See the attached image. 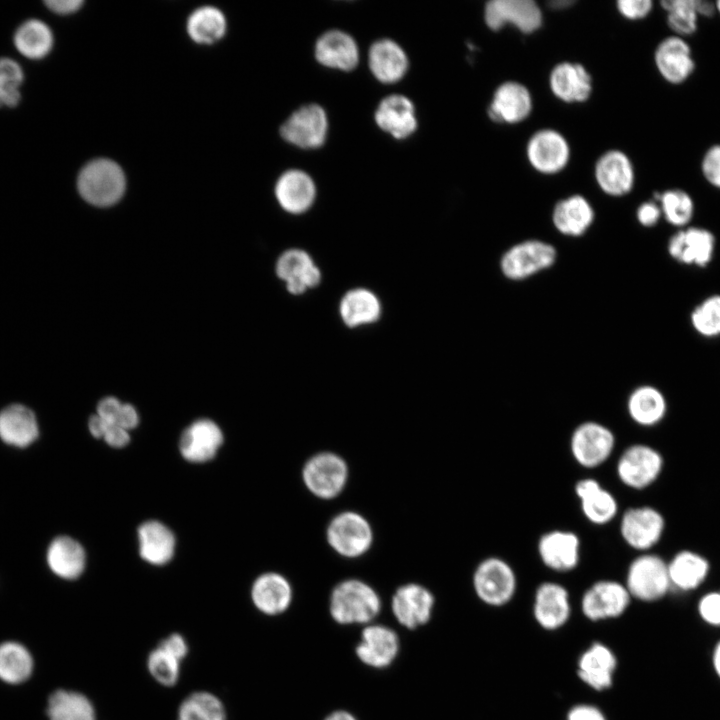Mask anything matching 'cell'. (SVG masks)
Wrapping results in <instances>:
<instances>
[{
	"instance_id": "5",
	"label": "cell",
	"mask_w": 720,
	"mask_h": 720,
	"mask_svg": "<svg viewBox=\"0 0 720 720\" xmlns=\"http://www.w3.org/2000/svg\"><path fill=\"white\" fill-rule=\"evenodd\" d=\"M625 587L631 598L642 602H656L671 590L667 562L652 553H643L630 563Z\"/></svg>"
},
{
	"instance_id": "60",
	"label": "cell",
	"mask_w": 720,
	"mask_h": 720,
	"mask_svg": "<svg viewBox=\"0 0 720 720\" xmlns=\"http://www.w3.org/2000/svg\"><path fill=\"white\" fill-rule=\"evenodd\" d=\"M711 664L715 675L720 680V639L714 644L711 653Z\"/></svg>"
},
{
	"instance_id": "54",
	"label": "cell",
	"mask_w": 720,
	"mask_h": 720,
	"mask_svg": "<svg viewBox=\"0 0 720 720\" xmlns=\"http://www.w3.org/2000/svg\"><path fill=\"white\" fill-rule=\"evenodd\" d=\"M619 13L629 20H641L649 16L654 3L651 0H619L616 3Z\"/></svg>"
},
{
	"instance_id": "4",
	"label": "cell",
	"mask_w": 720,
	"mask_h": 720,
	"mask_svg": "<svg viewBox=\"0 0 720 720\" xmlns=\"http://www.w3.org/2000/svg\"><path fill=\"white\" fill-rule=\"evenodd\" d=\"M374 539L371 524L356 511H342L335 515L326 528L330 548L341 557L354 559L367 553Z\"/></svg>"
},
{
	"instance_id": "34",
	"label": "cell",
	"mask_w": 720,
	"mask_h": 720,
	"mask_svg": "<svg viewBox=\"0 0 720 720\" xmlns=\"http://www.w3.org/2000/svg\"><path fill=\"white\" fill-rule=\"evenodd\" d=\"M368 63L373 75L383 83L399 81L408 69L405 52L390 39H381L371 45Z\"/></svg>"
},
{
	"instance_id": "7",
	"label": "cell",
	"mask_w": 720,
	"mask_h": 720,
	"mask_svg": "<svg viewBox=\"0 0 720 720\" xmlns=\"http://www.w3.org/2000/svg\"><path fill=\"white\" fill-rule=\"evenodd\" d=\"M556 257L553 245L536 239L525 240L504 252L500 269L510 280H523L551 267Z\"/></svg>"
},
{
	"instance_id": "25",
	"label": "cell",
	"mask_w": 720,
	"mask_h": 720,
	"mask_svg": "<svg viewBox=\"0 0 720 720\" xmlns=\"http://www.w3.org/2000/svg\"><path fill=\"white\" fill-rule=\"evenodd\" d=\"M251 598L255 607L270 616L285 612L293 598V590L286 577L276 572L260 575L251 588Z\"/></svg>"
},
{
	"instance_id": "16",
	"label": "cell",
	"mask_w": 720,
	"mask_h": 720,
	"mask_svg": "<svg viewBox=\"0 0 720 720\" xmlns=\"http://www.w3.org/2000/svg\"><path fill=\"white\" fill-rule=\"evenodd\" d=\"M434 603L429 589L418 583H406L395 590L391 610L402 626L415 629L430 620Z\"/></svg>"
},
{
	"instance_id": "32",
	"label": "cell",
	"mask_w": 720,
	"mask_h": 720,
	"mask_svg": "<svg viewBox=\"0 0 720 720\" xmlns=\"http://www.w3.org/2000/svg\"><path fill=\"white\" fill-rule=\"evenodd\" d=\"M667 568L671 589L691 592L704 583L709 575L710 564L695 551L681 550L667 562Z\"/></svg>"
},
{
	"instance_id": "3",
	"label": "cell",
	"mask_w": 720,
	"mask_h": 720,
	"mask_svg": "<svg viewBox=\"0 0 720 720\" xmlns=\"http://www.w3.org/2000/svg\"><path fill=\"white\" fill-rule=\"evenodd\" d=\"M302 481L315 497L331 500L344 490L348 477V464L340 455L323 451L312 455L303 465Z\"/></svg>"
},
{
	"instance_id": "46",
	"label": "cell",
	"mask_w": 720,
	"mask_h": 720,
	"mask_svg": "<svg viewBox=\"0 0 720 720\" xmlns=\"http://www.w3.org/2000/svg\"><path fill=\"white\" fill-rule=\"evenodd\" d=\"M178 720H226V713L216 696L208 692H195L180 705Z\"/></svg>"
},
{
	"instance_id": "2",
	"label": "cell",
	"mask_w": 720,
	"mask_h": 720,
	"mask_svg": "<svg viewBox=\"0 0 720 720\" xmlns=\"http://www.w3.org/2000/svg\"><path fill=\"white\" fill-rule=\"evenodd\" d=\"M125 175L118 164L108 159H96L79 173L77 188L88 203L106 207L116 203L124 194Z\"/></svg>"
},
{
	"instance_id": "14",
	"label": "cell",
	"mask_w": 720,
	"mask_h": 720,
	"mask_svg": "<svg viewBox=\"0 0 720 720\" xmlns=\"http://www.w3.org/2000/svg\"><path fill=\"white\" fill-rule=\"evenodd\" d=\"M631 599L624 584L614 580H600L583 594L581 610L591 621L617 618L627 610Z\"/></svg>"
},
{
	"instance_id": "6",
	"label": "cell",
	"mask_w": 720,
	"mask_h": 720,
	"mask_svg": "<svg viewBox=\"0 0 720 720\" xmlns=\"http://www.w3.org/2000/svg\"><path fill=\"white\" fill-rule=\"evenodd\" d=\"M472 581L478 598L494 607L507 604L513 598L517 586L513 568L499 557L482 560L474 570Z\"/></svg>"
},
{
	"instance_id": "23",
	"label": "cell",
	"mask_w": 720,
	"mask_h": 720,
	"mask_svg": "<svg viewBox=\"0 0 720 720\" xmlns=\"http://www.w3.org/2000/svg\"><path fill=\"white\" fill-rule=\"evenodd\" d=\"M222 443L218 425L209 419H199L183 431L179 449L186 460L202 463L212 459Z\"/></svg>"
},
{
	"instance_id": "29",
	"label": "cell",
	"mask_w": 720,
	"mask_h": 720,
	"mask_svg": "<svg viewBox=\"0 0 720 720\" xmlns=\"http://www.w3.org/2000/svg\"><path fill=\"white\" fill-rule=\"evenodd\" d=\"M276 273L292 294H301L307 288L317 286L321 279L320 270L310 256L299 249L288 250L279 257Z\"/></svg>"
},
{
	"instance_id": "22",
	"label": "cell",
	"mask_w": 720,
	"mask_h": 720,
	"mask_svg": "<svg viewBox=\"0 0 720 720\" xmlns=\"http://www.w3.org/2000/svg\"><path fill=\"white\" fill-rule=\"evenodd\" d=\"M595 179L604 193L616 197L623 196L634 186L633 164L624 152L607 151L596 162Z\"/></svg>"
},
{
	"instance_id": "19",
	"label": "cell",
	"mask_w": 720,
	"mask_h": 720,
	"mask_svg": "<svg viewBox=\"0 0 720 720\" xmlns=\"http://www.w3.org/2000/svg\"><path fill=\"white\" fill-rule=\"evenodd\" d=\"M399 648V638L394 630L384 625L371 624L362 630L355 652L362 663L380 669L392 664Z\"/></svg>"
},
{
	"instance_id": "50",
	"label": "cell",
	"mask_w": 720,
	"mask_h": 720,
	"mask_svg": "<svg viewBox=\"0 0 720 720\" xmlns=\"http://www.w3.org/2000/svg\"><path fill=\"white\" fill-rule=\"evenodd\" d=\"M96 414L105 421L118 425L127 431L135 428L139 422L136 409L130 404L120 402L115 397L102 399L98 403Z\"/></svg>"
},
{
	"instance_id": "57",
	"label": "cell",
	"mask_w": 720,
	"mask_h": 720,
	"mask_svg": "<svg viewBox=\"0 0 720 720\" xmlns=\"http://www.w3.org/2000/svg\"><path fill=\"white\" fill-rule=\"evenodd\" d=\"M159 646L166 649L180 660H183L188 652L186 641L181 635L176 633L171 634L166 639L162 640Z\"/></svg>"
},
{
	"instance_id": "30",
	"label": "cell",
	"mask_w": 720,
	"mask_h": 720,
	"mask_svg": "<svg viewBox=\"0 0 720 720\" xmlns=\"http://www.w3.org/2000/svg\"><path fill=\"white\" fill-rule=\"evenodd\" d=\"M315 57L326 67L350 71L358 64L359 52L355 40L349 34L331 30L317 40Z\"/></svg>"
},
{
	"instance_id": "47",
	"label": "cell",
	"mask_w": 720,
	"mask_h": 720,
	"mask_svg": "<svg viewBox=\"0 0 720 720\" xmlns=\"http://www.w3.org/2000/svg\"><path fill=\"white\" fill-rule=\"evenodd\" d=\"M689 321L692 329L701 337H720V294H711L695 305Z\"/></svg>"
},
{
	"instance_id": "36",
	"label": "cell",
	"mask_w": 720,
	"mask_h": 720,
	"mask_svg": "<svg viewBox=\"0 0 720 720\" xmlns=\"http://www.w3.org/2000/svg\"><path fill=\"white\" fill-rule=\"evenodd\" d=\"M667 400L663 392L649 384L635 388L627 399V411L638 425L650 427L659 424L666 416Z\"/></svg>"
},
{
	"instance_id": "18",
	"label": "cell",
	"mask_w": 720,
	"mask_h": 720,
	"mask_svg": "<svg viewBox=\"0 0 720 720\" xmlns=\"http://www.w3.org/2000/svg\"><path fill=\"white\" fill-rule=\"evenodd\" d=\"M538 555L543 564L557 572L575 569L580 560V540L568 530H551L538 540Z\"/></svg>"
},
{
	"instance_id": "45",
	"label": "cell",
	"mask_w": 720,
	"mask_h": 720,
	"mask_svg": "<svg viewBox=\"0 0 720 720\" xmlns=\"http://www.w3.org/2000/svg\"><path fill=\"white\" fill-rule=\"evenodd\" d=\"M33 661L22 645L6 642L0 645V678L16 684L25 681L31 674Z\"/></svg>"
},
{
	"instance_id": "56",
	"label": "cell",
	"mask_w": 720,
	"mask_h": 720,
	"mask_svg": "<svg viewBox=\"0 0 720 720\" xmlns=\"http://www.w3.org/2000/svg\"><path fill=\"white\" fill-rule=\"evenodd\" d=\"M566 720H607L603 712L590 704H579L572 707Z\"/></svg>"
},
{
	"instance_id": "44",
	"label": "cell",
	"mask_w": 720,
	"mask_h": 720,
	"mask_svg": "<svg viewBox=\"0 0 720 720\" xmlns=\"http://www.w3.org/2000/svg\"><path fill=\"white\" fill-rule=\"evenodd\" d=\"M660 5L666 12V23L672 35L687 39L697 32L700 16L696 0H662Z\"/></svg>"
},
{
	"instance_id": "62",
	"label": "cell",
	"mask_w": 720,
	"mask_h": 720,
	"mask_svg": "<svg viewBox=\"0 0 720 720\" xmlns=\"http://www.w3.org/2000/svg\"><path fill=\"white\" fill-rule=\"evenodd\" d=\"M574 2L570 0L551 1L550 7L553 9H564L572 5Z\"/></svg>"
},
{
	"instance_id": "49",
	"label": "cell",
	"mask_w": 720,
	"mask_h": 720,
	"mask_svg": "<svg viewBox=\"0 0 720 720\" xmlns=\"http://www.w3.org/2000/svg\"><path fill=\"white\" fill-rule=\"evenodd\" d=\"M180 660L175 655L158 645L147 661L152 677L164 686L174 685L179 677Z\"/></svg>"
},
{
	"instance_id": "15",
	"label": "cell",
	"mask_w": 720,
	"mask_h": 720,
	"mask_svg": "<svg viewBox=\"0 0 720 720\" xmlns=\"http://www.w3.org/2000/svg\"><path fill=\"white\" fill-rule=\"evenodd\" d=\"M484 20L493 31L511 24L523 33H532L542 24V12L533 0H491L485 5Z\"/></svg>"
},
{
	"instance_id": "28",
	"label": "cell",
	"mask_w": 720,
	"mask_h": 720,
	"mask_svg": "<svg viewBox=\"0 0 720 720\" xmlns=\"http://www.w3.org/2000/svg\"><path fill=\"white\" fill-rule=\"evenodd\" d=\"M616 667L617 659L611 649L595 642L580 656L577 673L590 688L603 691L612 686Z\"/></svg>"
},
{
	"instance_id": "31",
	"label": "cell",
	"mask_w": 720,
	"mask_h": 720,
	"mask_svg": "<svg viewBox=\"0 0 720 720\" xmlns=\"http://www.w3.org/2000/svg\"><path fill=\"white\" fill-rule=\"evenodd\" d=\"M375 121L384 131L396 139L410 136L417 127L413 103L403 95L384 98L375 112Z\"/></svg>"
},
{
	"instance_id": "42",
	"label": "cell",
	"mask_w": 720,
	"mask_h": 720,
	"mask_svg": "<svg viewBox=\"0 0 720 720\" xmlns=\"http://www.w3.org/2000/svg\"><path fill=\"white\" fill-rule=\"evenodd\" d=\"M48 716L50 720H95V711L84 695L58 690L49 698Z\"/></svg>"
},
{
	"instance_id": "48",
	"label": "cell",
	"mask_w": 720,
	"mask_h": 720,
	"mask_svg": "<svg viewBox=\"0 0 720 720\" xmlns=\"http://www.w3.org/2000/svg\"><path fill=\"white\" fill-rule=\"evenodd\" d=\"M24 81L21 66L13 59L0 58V108L15 107L21 99L20 86Z\"/></svg>"
},
{
	"instance_id": "51",
	"label": "cell",
	"mask_w": 720,
	"mask_h": 720,
	"mask_svg": "<svg viewBox=\"0 0 720 720\" xmlns=\"http://www.w3.org/2000/svg\"><path fill=\"white\" fill-rule=\"evenodd\" d=\"M88 427L94 437L103 438L108 445L114 448L124 447L130 440L127 430L105 421L97 414L90 417Z\"/></svg>"
},
{
	"instance_id": "8",
	"label": "cell",
	"mask_w": 720,
	"mask_h": 720,
	"mask_svg": "<svg viewBox=\"0 0 720 720\" xmlns=\"http://www.w3.org/2000/svg\"><path fill=\"white\" fill-rule=\"evenodd\" d=\"M663 466L664 460L658 450L646 444H633L619 456L616 472L625 486L642 490L658 479Z\"/></svg>"
},
{
	"instance_id": "27",
	"label": "cell",
	"mask_w": 720,
	"mask_h": 720,
	"mask_svg": "<svg viewBox=\"0 0 720 720\" xmlns=\"http://www.w3.org/2000/svg\"><path fill=\"white\" fill-rule=\"evenodd\" d=\"M575 493L585 518L595 525L611 522L617 512L618 503L614 495L594 478H583L575 485Z\"/></svg>"
},
{
	"instance_id": "1",
	"label": "cell",
	"mask_w": 720,
	"mask_h": 720,
	"mask_svg": "<svg viewBox=\"0 0 720 720\" xmlns=\"http://www.w3.org/2000/svg\"><path fill=\"white\" fill-rule=\"evenodd\" d=\"M380 610L381 599L378 593L360 579H345L331 591L329 612L332 619L339 624H368Z\"/></svg>"
},
{
	"instance_id": "52",
	"label": "cell",
	"mask_w": 720,
	"mask_h": 720,
	"mask_svg": "<svg viewBox=\"0 0 720 720\" xmlns=\"http://www.w3.org/2000/svg\"><path fill=\"white\" fill-rule=\"evenodd\" d=\"M700 171L710 186L720 190V143L706 149L700 161Z\"/></svg>"
},
{
	"instance_id": "38",
	"label": "cell",
	"mask_w": 720,
	"mask_h": 720,
	"mask_svg": "<svg viewBox=\"0 0 720 720\" xmlns=\"http://www.w3.org/2000/svg\"><path fill=\"white\" fill-rule=\"evenodd\" d=\"M50 570L64 579H75L85 568V551L81 544L69 536L56 537L47 549Z\"/></svg>"
},
{
	"instance_id": "20",
	"label": "cell",
	"mask_w": 720,
	"mask_h": 720,
	"mask_svg": "<svg viewBox=\"0 0 720 720\" xmlns=\"http://www.w3.org/2000/svg\"><path fill=\"white\" fill-rule=\"evenodd\" d=\"M532 110L529 90L519 82L499 85L488 107L489 118L497 123L514 124L526 119Z\"/></svg>"
},
{
	"instance_id": "61",
	"label": "cell",
	"mask_w": 720,
	"mask_h": 720,
	"mask_svg": "<svg viewBox=\"0 0 720 720\" xmlns=\"http://www.w3.org/2000/svg\"><path fill=\"white\" fill-rule=\"evenodd\" d=\"M324 720H357L356 717L348 711L337 710L330 713Z\"/></svg>"
},
{
	"instance_id": "9",
	"label": "cell",
	"mask_w": 720,
	"mask_h": 720,
	"mask_svg": "<svg viewBox=\"0 0 720 720\" xmlns=\"http://www.w3.org/2000/svg\"><path fill=\"white\" fill-rule=\"evenodd\" d=\"M615 447V436L605 425L586 421L578 425L570 438V451L575 461L585 468L605 463Z\"/></svg>"
},
{
	"instance_id": "13",
	"label": "cell",
	"mask_w": 720,
	"mask_h": 720,
	"mask_svg": "<svg viewBox=\"0 0 720 720\" xmlns=\"http://www.w3.org/2000/svg\"><path fill=\"white\" fill-rule=\"evenodd\" d=\"M328 120L324 109L308 104L293 112L281 126V136L300 148L320 147L326 139Z\"/></svg>"
},
{
	"instance_id": "41",
	"label": "cell",
	"mask_w": 720,
	"mask_h": 720,
	"mask_svg": "<svg viewBox=\"0 0 720 720\" xmlns=\"http://www.w3.org/2000/svg\"><path fill=\"white\" fill-rule=\"evenodd\" d=\"M340 314L345 324L350 327L371 323L380 315V303L370 291L355 289L343 297Z\"/></svg>"
},
{
	"instance_id": "43",
	"label": "cell",
	"mask_w": 720,
	"mask_h": 720,
	"mask_svg": "<svg viewBox=\"0 0 720 720\" xmlns=\"http://www.w3.org/2000/svg\"><path fill=\"white\" fill-rule=\"evenodd\" d=\"M225 30V17L215 7H201L195 10L187 21L188 34L195 42L201 44H210L219 40Z\"/></svg>"
},
{
	"instance_id": "63",
	"label": "cell",
	"mask_w": 720,
	"mask_h": 720,
	"mask_svg": "<svg viewBox=\"0 0 720 720\" xmlns=\"http://www.w3.org/2000/svg\"><path fill=\"white\" fill-rule=\"evenodd\" d=\"M716 14L720 15V0L715 1Z\"/></svg>"
},
{
	"instance_id": "39",
	"label": "cell",
	"mask_w": 720,
	"mask_h": 720,
	"mask_svg": "<svg viewBox=\"0 0 720 720\" xmlns=\"http://www.w3.org/2000/svg\"><path fill=\"white\" fill-rule=\"evenodd\" d=\"M53 40L49 26L38 19H30L22 23L13 38L18 52L33 60L47 56L53 47Z\"/></svg>"
},
{
	"instance_id": "10",
	"label": "cell",
	"mask_w": 720,
	"mask_h": 720,
	"mask_svg": "<svg viewBox=\"0 0 720 720\" xmlns=\"http://www.w3.org/2000/svg\"><path fill=\"white\" fill-rule=\"evenodd\" d=\"M716 237L704 227L692 226L678 229L667 242L669 256L679 264L705 268L715 255Z\"/></svg>"
},
{
	"instance_id": "35",
	"label": "cell",
	"mask_w": 720,
	"mask_h": 720,
	"mask_svg": "<svg viewBox=\"0 0 720 720\" xmlns=\"http://www.w3.org/2000/svg\"><path fill=\"white\" fill-rule=\"evenodd\" d=\"M594 220V210L586 198L572 195L560 200L554 207L552 221L555 228L566 236L583 235Z\"/></svg>"
},
{
	"instance_id": "37",
	"label": "cell",
	"mask_w": 720,
	"mask_h": 720,
	"mask_svg": "<svg viewBox=\"0 0 720 720\" xmlns=\"http://www.w3.org/2000/svg\"><path fill=\"white\" fill-rule=\"evenodd\" d=\"M139 553L154 565H163L171 560L175 550L172 531L159 521L150 520L138 529Z\"/></svg>"
},
{
	"instance_id": "40",
	"label": "cell",
	"mask_w": 720,
	"mask_h": 720,
	"mask_svg": "<svg viewBox=\"0 0 720 720\" xmlns=\"http://www.w3.org/2000/svg\"><path fill=\"white\" fill-rule=\"evenodd\" d=\"M667 223L681 229L691 225L695 214V202L691 194L682 188H670L654 193Z\"/></svg>"
},
{
	"instance_id": "11",
	"label": "cell",
	"mask_w": 720,
	"mask_h": 720,
	"mask_svg": "<svg viewBox=\"0 0 720 720\" xmlns=\"http://www.w3.org/2000/svg\"><path fill=\"white\" fill-rule=\"evenodd\" d=\"M665 519L650 506L631 507L620 520V533L625 543L637 551L646 552L662 538Z\"/></svg>"
},
{
	"instance_id": "58",
	"label": "cell",
	"mask_w": 720,
	"mask_h": 720,
	"mask_svg": "<svg viewBox=\"0 0 720 720\" xmlns=\"http://www.w3.org/2000/svg\"><path fill=\"white\" fill-rule=\"evenodd\" d=\"M49 10L60 15H67L79 10L83 4L81 0H46Z\"/></svg>"
},
{
	"instance_id": "21",
	"label": "cell",
	"mask_w": 720,
	"mask_h": 720,
	"mask_svg": "<svg viewBox=\"0 0 720 720\" xmlns=\"http://www.w3.org/2000/svg\"><path fill=\"white\" fill-rule=\"evenodd\" d=\"M571 606L567 589L556 582L541 583L535 592L533 614L546 630H557L566 624Z\"/></svg>"
},
{
	"instance_id": "12",
	"label": "cell",
	"mask_w": 720,
	"mask_h": 720,
	"mask_svg": "<svg viewBox=\"0 0 720 720\" xmlns=\"http://www.w3.org/2000/svg\"><path fill=\"white\" fill-rule=\"evenodd\" d=\"M654 63L660 76L671 85H681L694 74L696 62L687 39L669 35L654 51Z\"/></svg>"
},
{
	"instance_id": "33",
	"label": "cell",
	"mask_w": 720,
	"mask_h": 720,
	"mask_svg": "<svg viewBox=\"0 0 720 720\" xmlns=\"http://www.w3.org/2000/svg\"><path fill=\"white\" fill-rule=\"evenodd\" d=\"M316 189L311 177L301 170L282 174L275 186L276 198L283 209L299 214L306 211L315 199Z\"/></svg>"
},
{
	"instance_id": "55",
	"label": "cell",
	"mask_w": 720,
	"mask_h": 720,
	"mask_svg": "<svg viewBox=\"0 0 720 720\" xmlns=\"http://www.w3.org/2000/svg\"><path fill=\"white\" fill-rule=\"evenodd\" d=\"M636 218L639 224L644 227L657 225L659 220L662 218V212L659 204L654 200L643 202L637 208Z\"/></svg>"
},
{
	"instance_id": "17",
	"label": "cell",
	"mask_w": 720,
	"mask_h": 720,
	"mask_svg": "<svg viewBox=\"0 0 720 720\" xmlns=\"http://www.w3.org/2000/svg\"><path fill=\"white\" fill-rule=\"evenodd\" d=\"M526 154L531 166L543 174H555L565 168L570 148L562 134L553 129H542L531 136Z\"/></svg>"
},
{
	"instance_id": "24",
	"label": "cell",
	"mask_w": 720,
	"mask_h": 720,
	"mask_svg": "<svg viewBox=\"0 0 720 720\" xmlns=\"http://www.w3.org/2000/svg\"><path fill=\"white\" fill-rule=\"evenodd\" d=\"M549 85L552 93L567 103L584 102L592 92L591 76L579 63H558L550 73Z\"/></svg>"
},
{
	"instance_id": "26",
	"label": "cell",
	"mask_w": 720,
	"mask_h": 720,
	"mask_svg": "<svg viewBox=\"0 0 720 720\" xmlns=\"http://www.w3.org/2000/svg\"><path fill=\"white\" fill-rule=\"evenodd\" d=\"M38 436V421L29 407L14 403L0 411V439L7 445L26 448Z\"/></svg>"
},
{
	"instance_id": "53",
	"label": "cell",
	"mask_w": 720,
	"mask_h": 720,
	"mask_svg": "<svg viewBox=\"0 0 720 720\" xmlns=\"http://www.w3.org/2000/svg\"><path fill=\"white\" fill-rule=\"evenodd\" d=\"M700 619L712 627H720V591L705 593L697 603Z\"/></svg>"
},
{
	"instance_id": "59",
	"label": "cell",
	"mask_w": 720,
	"mask_h": 720,
	"mask_svg": "<svg viewBox=\"0 0 720 720\" xmlns=\"http://www.w3.org/2000/svg\"><path fill=\"white\" fill-rule=\"evenodd\" d=\"M696 9L700 18H711L716 14L715 1L696 0Z\"/></svg>"
}]
</instances>
